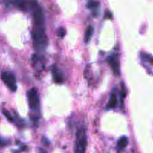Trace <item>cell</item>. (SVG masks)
<instances>
[{"mask_svg": "<svg viewBox=\"0 0 153 153\" xmlns=\"http://www.w3.org/2000/svg\"><path fill=\"white\" fill-rule=\"evenodd\" d=\"M87 134L83 128L78 130L74 144L75 153H85L87 148Z\"/></svg>", "mask_w": 153, "mask_h": 153, "instance_id": "1", "label": "cell"}, {"mask_svg": "<svg viewBox=\"0 0 153 153\" xmlns=\"http://www.w3.org/2000/svg\"><path fill=\"white\" fill-rule=\"evenodd\" d=\"M32 39L37 48H43L46 45V37L43 25H36L31 33Z\"/></svg>", "mask_w": 153, "mask_h": 153, "instance_id": "2", "label": "cell"}, {"mask_svg": "<svg viewBox=\"0 0 153 153\" xmlns=\"http://www.w3.org/2000/svg\"><path fill=\"white\" fill-rule=\"evenodd\" d=\"M31 7L32 10V16L36 25H43V13L40 7L34 0H31Z\"/></svg>", "mask_w": 153, "mask_h": 153, "instance_id": "3", "label": "cell"}, {"mask_svg": "<svg viewBox=\"0 0 153 153\" xmlns=\"http://www.w3.org/2000/svg\"><path fill=\"white\" fill-rule=\"evenodd\" d=\"M28 105L31 110L35 111L39 108L40 105V100L37 91L35 88H32L28 93Z\"/></svg>", "mask_w": 153, "mask_h": 153, "instance_id": "4", "label": "cell"}, {"mask_svg": "<svg viewBox=\"0 0 153 153\" xmlns=\"http://www.w3.org/2000/svg\"><path fill=\"white\" fill-rule=\"evenodd\" d=\"M1 77L6 86L11 91L14 92L16 91V82L13 75L8 72H3L1 75Z\"/></svg>", "mask_w": 153, "mask_h": 153, "instance_id": "5", "label": "cell"}, {"mask_svg": "<svg viewBox=\"0 0 153 153\" xmlns=\"http://www.w3.org/2000/svg\"><path fill=\"white\" fill-rule=\"evenodd\" d=\"M108 62L110 64L111 67L113 69L114 72L116 73L117 75L120 74V65L119 63L117 61V58L114 55H112L108 58Z\"/></svg>", "mask_w": 153, "mask_h": 153, "instance_id": "6", "label": "cell"}, {"mask_svg": "<svg viewBox=\"0 0 153 153\" xmlns=\"http://www.w3.org/2000/svg\"><path fill=\"white\" fill-rule=\"evenodd\" d=\"M52 76H53L54 81H55L56 83L58 84H61L64 82V77H63V74L61 73V72L60 71L59 69L57 67L54 66L52 67Z\"/></svg>", "mask_w": 153, "mask_h": 153, "instance_id": "7", "label": "cell"}, {"mask_svg": "<svg viewBox=\"0 0 153 153\" xmlns=\"http://www.w3.org/2000/svg\"><path fill=\"white\" fill-rule=\"evenodd\" d=\"M128 143V139L126 136H123L118 140L117 141V148L120 150L125 149Z\"/></svg>", "mask_w": 153, "mask_h": 153, "instance_id": "8", "label": "cell"}, {"mask_svg": "<svg viewBox=\"0 0 153 153\" xmlns=\"http://www.w3.org/2000/svg\"><path fill=\"white\" fill-rule=\"evenodd\" d=\"M93 34H94V28H93L91 25L88 27L86 31H85V38H84V40H85V43H89L90 40H91V37H92Z\"/></svg>", "mask_w": 153, "mask_h": 153, "instance_id": "9", "label": "cell"}, {"mask_svg": "<svg viewBox=\"0 0 153 153\" xmlns=\"http://www.w3.org/2000/svg\"><path fill=\"white\" fill-rule=\"evenodd\" d=\"M117 97L115 96V94H112L111 96V98L109 100L108 104V108H114L117 105Z\"/></svg>", "mask_w": 153, "mask_h": 153, "instance_id": "10", "label": "cell"}, {"mask_svg": "<svg viewBox=\"0 0 153 153\" xmlns=\"http://www.w3.org/2000/svg\"><path fill=\"white\" fill-rule=\"evenodd\" d=\"M100 5V3L97 1H91L88 3V5L87 7L90 9H96L99 7Z\"/></svg>", "mask_w": 153, "mask_h": 153, "instance_id": "11", "label": "cell"}, {"mask_svg": "<svg viewBox=\"0 0 153 153\" xmlns=\"http://www.w3.org/2000/svg\"><path fill=\"white\" fill-rule=\"evenodd\" d=\"M2 112H3V114H4V116L6 117V118H7V119L8 120L10 121V122H13V117H12V116H11V114H10V113L8 111H7V110H6V109H3Z\"/></svg>", "mask_w": 153, "mask_h": 153, "instance_id": "12", "label": "cell"}, {"mask_svg": "<svg viewBox=\"0 0 153 153\" xmlns=\"http://www.w3.org/2000/svg\"><path fill=\"white\" fill-rule=\"evenodd\" d=\"M141 57H142V58H143V60H146V61H149V62L153 64V58H152V57H151L150 55H146V54H143V55H141Z\"/></svg>", "mask_w": 153, "mask_h": 153, "instance_id": "13", "label": "cell"}, {"mask_svg": "<svg viewBox=\"0 0 153 153\" xmlns=\"http://www.w3.org/2000/svg\"><path fill=\"white\" fill-rule=\"evenodd\" d=\"M58 36H59L60 37H61V38H62V37H64V36H65L66 29H65V28H61L59 30H58Z\"/></svg>", "mask_w": 153, "mask_h": 153, "instance_id": "14", "label": "cell"}, {"mask_svg": "<svg viewBox=\"0 0 153 153\" xmlns=\"http://www.w3.org/2000/svg\"><path fill=\"white\" fill-rule=\"evenodd\" d=\"M1 140H0V145H1Z\"/></svg>", "mask_w": 153, "mask_h": 153, "instance_id": "15", "label": "cell"}]
</instances>
